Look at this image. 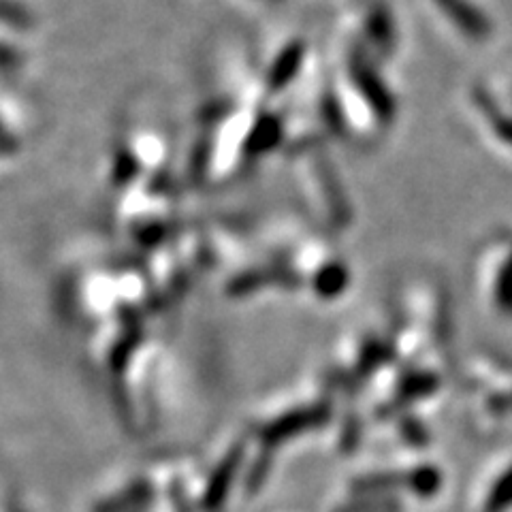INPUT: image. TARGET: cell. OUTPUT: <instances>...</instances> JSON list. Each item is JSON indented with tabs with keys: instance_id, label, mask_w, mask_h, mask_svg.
Masks as SVG:
<instances>
[{
	"instance_id": "4",
	"label": "cell",
	"mask_w": 512,
	"mask_h": 512,
	"mask_svg": "<svg viewBox=\"0 0 512 512\" xmlns=\"http://www.w3.org/2000/svg\"><path fill=\"white\" fill-rule=\"evenodd\" d=\"M436 3L448 18H451L459 28L466 30L470 37L474 39L485 37L487 22L483 20V15L468 3V0H436Z\"/></svg>"
},
{
	"instance_id": "1",
	"label": "cell",
	"mask_w": 512,
	"mask_h": 512,
	"mask_svg": "<svg viewBox=\"0 0 512 512\" xmlns=\"http://www.w3.org/2000/svg\"><path fill=\"white\" fill-rule=\"evenodd\" d=\"M344 69L348 88L359 96L363 107L376 118V124H391L395 120V96L378 71V60L357 43L348 50Z\"/></svg>"
},
{
	"instance_id": "5",
	"label": "cell",
	"mask_w": 512,
	"mask_h": 512,
	"mask_svg": "<svg viewBox=\"0 0 512 512\" xmlns=\"http://www.w3.org/2000/svg\"><path fill=\"white\" fill-rule=\"evenodd\" d=\"M3 13H5V24H11L13 28H26L32 22L30 13L20 3H15V0H5Z\"/></svg>"
},
{
	"instance_id": "2",
	"label": "cell",
	"mask_w": 512,
	"mask_h": 512,
	"mask_svg": "<svg viewBox=\"0 0 512 512\" xmlns=\"http://www.w3.org/2000/svg\"><path fill=\"white\" fill-rule=\"evenodd\" d=\"M363 50L376 60L389 58L395 47V24L387 5L374 0L361 13V39Z\"/></svg>"
},
{
	"instance_id": "3",
	"label": "cell",
	"mask_w": 512,
	"mask_h": 512,
	"mask_svg": "<svg viewBox=\"0 0 512 512\" xmlns=\"http://www.w3.org/2000/svg\"><path fill=\"white\" fill-rule=\"evenodd\" d=\"M303 64H306V47L301 41L286 43L271 60L263 79V88L269 96H276L291 86L299 77Z\"/></svg>"
}]
</instances>
